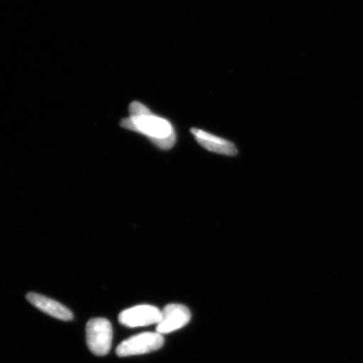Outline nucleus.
Returning a JSON list of instances; mask_svg holds the SVG:
<instances>
[{
  "label": "nucleus",
  "instance_id": "1",
  "mask_svg": "<svg viewBox=\"0 0 363 363\" xmlns=\"http://www.w3.org/2000/svg\"><path fill=\"white\" fill-rule=\"evenodd\" d=\"M125 129L147 136L156 146L162 150L174 147L176 135L170 121L154 115L143 104L134 101L130 106V117L121 122Z\"/></svg>",
  "mask_w": 363,
  "mask_h": 363
},
{
  "label": "nucleus",
  "instance_id": "2",
  "mask_svg": "<svg viewBox=\"0 0 363 363\" xmlns=\"http://www.w3.org/2000/svg\"><path fill=\"white\" fill-rule=\"evenodd\" d=\"M113 329L104 318H94L86 325V340L89 350L96 356H106L111 351Z\"/></svg>",
  "mask_w": 363,
  "mask_h": 363
},
{
  "label": "nucleus",
  "instance_id": "3",
  "mask_svg": "<svg viewBox=\"0 0 363 363\" xmlns=\"http://www.w3.org/2000/svg\"><path fill=\"white\" fill-rule=\"evenodd\" d=\"M164 343L162 335L157 333H145L133 335L124 340L116 349L119 357L143 355L157 351Z\"/></svg>",
  "mask_w": 363,
  "mask_h": 363
},
{
  "label": "nucleus",
  "instance_id": "4",
  "mask_svg": "<svg viewBox=\"0 0 363 363\" xmlns=\"http://www.w3.org/2000/svg\"><path fill=\"white\" fill-rule=\"evenodd\" d=\"M162 311L155 306L143 305L127 308L119 315L120 323L126 328H142L158 324L161 320Z\"/></svg>",
  "mask_w": 363,
  "mask_h": 363
},
{
  "label": "nucleus",
  "instance_id": "5",
  "mask_svg": "<svg viewBox=\"0 0 363 363\" xmlns=\"http://www.w3.org/2000/svg\"><path fill=\"white\" fill-rule=\"evenodd\" d=\"M191 319L189 308L180 303H170L162 311L157 333L161 335L174 333L184 328Z\"/></svg>",
  "mask_w": 363,
  "mask_h": 363
},
{
  "label": "nucleus",
  "instance_id": "6",
  "mask_svg": "<svg viewBox=\"0 0 363 363\" xmlns=\"http://www.w3.org/2000/svg\"><path fill=\"white\" fill-rule=\"evenodd\" d=\"M191 133L198 143L208 151L225 156H235L238 152L237 147L229 140L198 128L191 129Z\"/></svg>",
  "mask_w": 363,
  "mask_h": 363
},
{
  "label": "nucleus",
  "instance_id": "7",
  "mask_svg": "<svg viewBox=\"0 0 363 363\" xmlns=\"http://www.w3.org/2000/svg\"><path fill=\"white\" fill-rule=\"evenodd\" d=\"M26 298L35 307L40 311L45 313L56 319L63 321H70L74 319V314L61 303L53 301L52 298L43 296L39 294L30 293L26 295Z\"/></svg>",
  "mask_w": 363,
  "mask_h": 363
}]
</instances>
